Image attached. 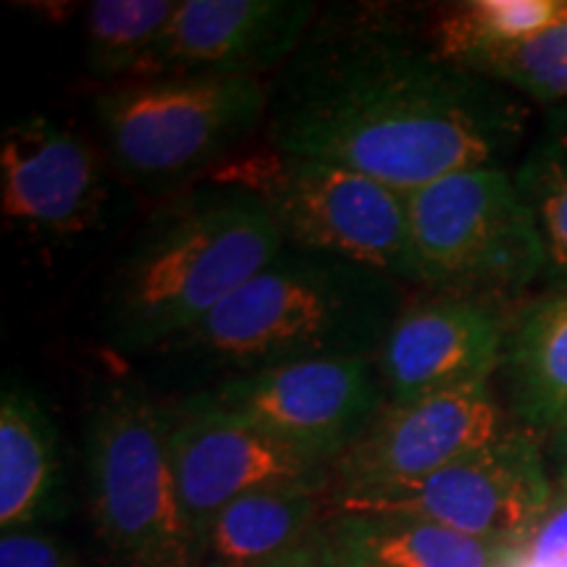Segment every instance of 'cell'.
<instances>
[{
    "label": "cell",
    "mask_w": 567,
    "mask_h": 567,
    "mask_svg": "<svg viewBox=\"0 0 567 567\" xmlns=\"http://www.w3.org/2000/svg\"><path fill=\"white\" fill-rule=\"evenodd\" d=\"M502 371L517 425L547 436L567 429V289H549L517 313Z\"/></svg>",
    "instance_id": "17"
},
{
    "label": "cell",
    "mask_w": 567,
    "mask_h": 567,
    "mask_svg": "<svg viewBox=\"0 0 567 567\" xmlns=\"http://www.w3.org/2000/svg\"><path fill=\"white\" fill-rule=\"evenodd\" d=\"M326 486H281L239 496L213 517L200 542V559L264 563L308 547L326 526Z\"/></svg>",
    "instance_id": "18"
},
{
    "label": "cell",
    "mask_w": 567,
    "mask_h": 567,
    "mask_svg": "<svg viewBox=\"0 0 567 567\" xmlns=\"http://www.w3.org/2000/svg\"><path fill=\"white\" fill-rule=\"evenodd\" d=\"M168 450L184 513L200 547L213 517L239 496L281 486H326L331 467L197 392L168 408Z\"/></svg>",
    "instance_id": "10"
},
{
    "label": "cell",
    "mask_w": 567,
    "mask_h": 567,
    "mask_svg": "<svg viewBox=\"0 0 567 567\" xmlns=\"http://www.w3.org/2000/svg\"><path fill=\"white\" fill-rule=\"evenodd\" d=\"M109 184L95 147L48 116L11 124L0 145V205L13 229L76 237L101 221Z\"/></svg>",
    "instance_id": "13"
},
{
    "label": "cell",
    "mask_w": 567,
    "mask_h": 567,
    "mask_svg": "<svg viewBox=\"0 0 567 567\" xmlns=\"http://www.w3.org/2000/svg\"><path fill=\"white\" fill-rule=\"evenodd\" d=\"M400 310L392 276L284 247L172 350L226 379L308 360L375 358Z\"/></svg>",
    "instance_id": "3"
},
{
    "label": "cell",
    "mask_w": 567,
    "mask_h": 567,
    "mask_svg": "<svg viewBox=\"0 0 567 567\" xmlns=\"http://www.w3.org/2000/svg\"><path fill=\"white\" fill-rule=\"evenodd\" d=\"M513 176L542 234L544 281L567 289V105L547 118Z\"/></svg>",
    "instance_id": "20"
},
{
    "label": "cell",
    "mask_w": 567,
    "mask_h": 567,
    "mask_svg": "<svg viewBox=\"0 0 567 567\" xmlns=\"http://www.w3.org/2000/svg\"><path fill=\"white\" fill-rule=\"evenodd\" d=\"M318 544L326 567H505L517 549L417 517L365 513H334Z\"/></svg>",
    "instance_id": "15"
},
{
    "label": "cell",
    "mask_w": 567,
    "mask_h": 567,
    "mask_svg": "<svg viewBox=\"0 0 567 567\" xmlns=\"http://www.w3.org/2000/svg\"><path fill=\"white\" fill-rule=\"evenodd\" d=\"M284 237L260 197L226 184L168 203L111 276L103 331L113 350L172 347L264 271Z\"/></svg>",
    "instance_id": "2"
},
{
    "label": "cell",
    "mask_w": 567,
    "mask_h": 567,
    "mask_svg": "<svg viewBox=\"0 0 567 567\" xmlns=\"http://www.w3.org/2000/svg\"><path fill=\"white\" fill-rule=\"evenodd\" d=\"M549 463L557 492L567 494V429L549 436Z\"/></svg>",
    "instance_id": "26"
},
{
    "label": "cell",
    "mask_w": 567,
    "mask_h": 567,
    "mask_svg": "<svg viewBox=\"0 0 567 567\" xmlns=\"http://www.w3.org/2000/svg\"><path fill=\"white\" fill-rule=\"evenodd\" d=\"M0 567H87L66 544L42 530H11L0 538Z\"/></svg>",
    "instance_id": "23"
},
{
    "label": "cell",
    "mask_w": 567,
    "mask_h": 567,
    "mask_svg": "<svg viewBox=\"0 0 567 567\" xmlns=\"http://www.w3.org/2000/svg\"><path fill=\"white\" fill-rule=\"evenodd\" d=\"M63 513V460L59 431L27 386L0 394V526L38 530Z\"/></svg>",
    "instance_id": "16"
},
{
    "label": "cell",
    "mask_w": 567,
    "mask_h": 567,
    "mask_svg": "<svg viewBox=\"0 0 567 567\" xmlns=\"http://www.w3.org/2000/svg\"><path fill=\"white\" fill-rule=\"evenodd\" d=\"M208 184L260 197L287 247L417 284L405 195L371 176L271 147L221 163Z\"/></svg>",
    "instance_id": "6"
},
{
    "label": "cell",
    "mask_w": 567,
    "mask_h": 567,
    "mask_svg": "<svg viewBox=\"0 0 567 567\" xmlns=\"http://www.w3.org/2000/svg\"><path fill=\"white\" fill-rule=\"evenodd\" d=\"M200 567H326V559L321 555V544L318 538L308 547L289 551V555L264 559V563H239V565H226V563H203Z\"/></svg>",
    "instance_id": "25"
},
{
    "label": "cell",
    "mask_w": 567,
    "mask_h": 567,
    "mask_svg": "<svg viewBox=\"0 0 567 567\" xmlns=\"http://www.w3.org/2000/svg\"><path fill=\"white\" fill-rule=\"evenodd\" d=\"M179 3L97 0L84 11V61L101 80H151L155 55Z\"/></svg>",
    "instance_id": "19"
},
{
    "label": "cell",
    "mask_w": 567,
    "mask_h": 567,
    "mask_svg": "<svg viewBox=\"0 0 567 567\" xmlns=\"http://www.w3.org/2000/svg\"><path fill=\"white\" fill-rule=\"evenodd\" d=\"M168 408L113 386L84 425V478L97 534L122 567H197L200 547L176 486Z\"/></svg>",
    "instance_id": "4"
},
{
    "label": "cell",
    "mask_w": 567,
    "mask_h": 567,
    "mask_svg": "<svg viewBox=\"0 0 567 567\" xmlns=\"http://www.w3.org/2000/svg\"><path fill=\"white\" fill-rule=\"evenodd\" d=\"M565 0H471L439 13L431 45L442 59L463 63L488 48L509 45L542 32L559 17Z\"/></svg>",
    "instance_id": "21"
},
{
    "label": "cell",
    "mask_w": 567,
    "mask_h": 567,
    "mask_svg": "<svg viewBox=\"0 0 567 567\" xmlns=\"http://www.w3.org/2000/svg\"><path fill=\"white\" fill-rule=\"evenodd\" d=\"M534 567H567V494L557 492L534 534L523 544Z\"/></svg>",
    "instance_id": "24"
},
{
    "label": "cell",
    "mask_w": 567,
    "mask_h": 567,
    "mask_svg": "<svg viewBox=\"0 0 567 567\" xmlns=\"http://www.w3.org/2000/svg\"><path fill=\"white\" fill-rule=\"evenodd\" d=\"M505 342L507 329L492 305L434 295L400 310L375 363L389 402L405 405L488 386Z\"/></svg>",
    "instance_id": "12"
},
{
    "label": "cell",
    "mask_w": 567,
    "mask_h": 567,
    "mask_svg": "<svg viewBox=\"0 0 567 567\" xmlns=\"http://www.w3.org/2000/svg\"><path fill=\"white\" fill-rule=\"evenodd\" d=\"M213 405L334 467L386 408L375 358H329L231 375L205 389Z\"/></svg>",
    "instance_id": "9"
},
{
    "label": "cell",
    "mask_w": 567,
    "mask_h": 567,
    "mask_svg": "<svg viewBox=\"0 0 567 567\" xmlns=\"http://www.w3.org/2000/svg\"><path fill=\"white\" fill-rule=\"evenodd\" d=\"M505 567H534V563H530V559L526 557V551H523V547H517L513 551V557L507 559Z\"/></svg>",
    "instance_id": "27"
},
{
    "label": "cell",
    "mask_w": 567,
    "mask_h": 567,
    "mask_svg": "<svg viewBox=\"0 0 567 567\" xmlns=\"http://www.w3.org/2000/svg\"><path fill=\"white\" fill-rule=\"evenodd\" d=\"M528 105L379 19L321 24L268 101L274 151L350 168L408 195L450 174L505 168Z\"/></svg>",
    "instance_id": "1"
},
{
    "label": "cell",
    "mask_w": 567,
    "mask_h": 567,
    "mask_svg": "<svg viewBox=\"0 0 567 567\" xmlns=\"http://www.w3.org/2000/svg\"><path fill=\"white\" fill-rule=\"evenodd\" d=\"M302 0H182L155 55L161 74H247L287 63L313 30Z\"/></svg>",
    "instance_id": "14"
},
{
    "label": "cell",
    "mask_w": 567,
    "mask_h": 567,
    "mask_svg": "<svg viewBox=\"0 0 567 567\" xmlns=\"http://www.w3.org/2000/svg\"><path fill=\"white\" fill-rule=\"evenodd\" d=\"M271 90L247 74H161L95 97L105 151L130 179L172 187L208 176L268 116Z\"/></svg>",
    "instance_id": "5"
},
{
    "label": "cell",
    "mask_w": 567,
    "mask_h": 567,
    "mask_svg": "<svg viewBox=\"0 0 567 567\" xmlns=\"http://www.w3.org/2000/svg\"><path fill=\"white\" fill-rule=\"evenodd\" d=\"M557 486L534 431L509 429L492 444L410 484L329 494L331 513L402 515L488 544L523 547Z\"/></svg>",
    "instance_id": "8"
},
{
    "label": "cell",
    "mask_w": 567,
    "mask_h": 567,
    "mask_svg": "<svg viewBox=\"0 0 567 567\" xmlns=\"http://www.w3.org/2000/svg\"><path fill=\"white\" fill-rule=\"evenodd\" d=\"M463 69L544 105H567V3L542 32L471 55Z\"/></svg>",
    "instance_id": "22"
},
{
    "label": "cell",
    "mask_w": 567,
    "mask_h": 567,
    "mask_svg": "<svg viewBox=\"0 0 567 567\" xmlns=\"http://www.w3.org/2000/svg\"><path fill=\"white\" fill-rule=\"evenodd\" d=\"M417 284L492 305L544 279V245L507 168L450 174L405 195Z\"/></svg>",
    "instance_id": "7"
},
{
    "label": "cell",
    "mask_w": 567,
    "mask_h": 567,
    "mask_svg": "<svg viewBox=\"0 0 567 567\" xmlns=\"http://www.w3.org/2000/svg\"><path fill=\"white\" fill-rule=\"evenodd\" d=\"M509 429L488 386L389 405L331 467L329 494L410 484L492 444Z\"/></svg>",
    "instance_id": "11"
}]
</instances>
